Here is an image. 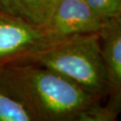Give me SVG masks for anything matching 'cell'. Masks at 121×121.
Listing matches in <instances>:
<instances>
[{
    "label": "cell",
    "instance_id": "cell-1",
    "mask_svg": "<svg viewBox=\"0 0 121 121\" xmlns=\"http://www.w3.org/2000/svg\"><path fill=\"white\" fill-rule=\"evenodd\" d=\"M0 88L30 110L35 121H82L100 102L67 78L30 62L0 68Z\"/></svg>",
    "mask_w": 121,
    "mask_h": 121
},
{
    "label": "cell",
    "instance_id": "cell-2",
    "mask_svg": "<svg viewBox=\"0 0 121 121\" xmlns=\"http://www.w3.org/2000/svg\"><path fill=\"white\" fill-rule=\"evenodd\" d=\"M23 62L38 64L59 73L99 100L108 95L99 33L65 37Z\"/></svg>",
    "mask_w": 121,
    "mask_h": 121
},
{
    "label": "cell",
    "instance_id": "cell-3",
    "mask_svg": "<svg viewBox=\"0 0 121 121\" xmlns=\"http://www.w3.org/2000/svg\"><path fill=\"white\" fill-rule=\"evenodd\" d=\"M63 38L45 27L0 12V68L23 62Z\"/></svg>",
    "mask_w": 121,
    "mask_h": 121
},
{
    "label": "cell",
    "instance_id": "cell-4",
    "mask_svg": "<svg viewBox=\"0 0 121 121\" xmlns=\"http://www.w3.org/2000/svg\"><path fill=\"white\" fill-rule=\"evenodd\" d=\"M111 20L97 15L84 0H62L45 27L63 37L100 33Z\"/></svg>",
    "mask_w": 121,
    "mask_h": 121
},
{
    "label": "cell",
    "instance_id": "cell-5",
    "mask_svg": "<svg viewBox=\"0 0 121 121\" xmlns=\"http://www.w3.org/2000/svg\"><path fill=\"white\" fill-rule=\"evenodd\" d=\"M99 36L108 83L105 107L117 117L121 113V20H111Z\"/></svg>",
    "mask_w": 121,
    "mask_h": 121
},
{
    "label": "cell",
    "instance_id": "cell-6",
    "mask_svg": "<svg viewBox=\"0 0 121 121\" xmlns=\"http://www.w3.org/2000/svg\"><path fill=\"white\" fill-rule=\"evenodd\" d=\"M62 0H0V12L46 27Z\"/></svg>",
    "mask_w": 121,
    "mask_h": 121
},
{
    "label": "cell",
    "instance_id": "cell-7",
    "mask_svg": "<svg viewBox=\"0 0 121 121\" xmlns=\"http://www.w3.org/2000/svg\"><path fill=\"white\" fill-rule=\"evenodd\" d=\"M0 121H35V118L20 101L0 88Z\"/></svg>",
    "mask_w": 121,
    "mask_h": 121
},
{
    "label": "cell",
    "instance_id": "cell-8",
    "mask_svg": "<svg viewBox=\"0 0 121 121\" xmlns=\"http://www.w3.org/2000/svg\"><path fill=\"white\" fill-rule=\"evenodd\" d=\"M94 13L105 20H116L121 13V0H84Z\"/></svg>",
    "mask_w": 121,
    "mask_h": 121
},
{
    "label": "cell",
    "instance_id": "cell-9",
    "mask_svg": "<svg viewBox=\"0 0 121 121\" xmlns=\"http://www.w3.org/2000/svg\"><path fill=\"white\" fill-rule=\"evenodd\" d=\"M117 20H121V13H120V15H119V17L117 18Z\"/></svg>",
    "mask_w": 121,
    "mask_h": 121
}]
</instances>
